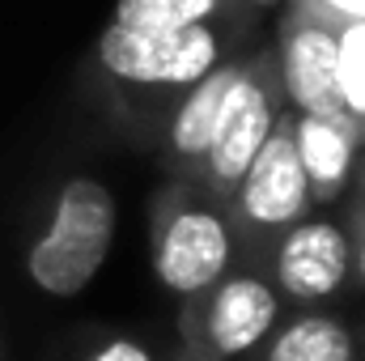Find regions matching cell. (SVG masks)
<instances>
[{
	"instance_id": "cell-1",
	"label": "cell",
	"mask_w": 365,
	"mask_h": 361,
	"mask_svg": "<svg viewBox=\"0 0 365 361\" xmlns=\"http://www.w3.org/2000/svg\"><path fill=\"white\" fill-rule=\"evenodd\" d=\"M119 225L115 195L102 179L77 175L56 191L51 217L26 247V272L47 298H77L110 255Z\"/></svg>"
},
{
	"instance_id": "cell-2",
	"label": "cell",
	"mask_w": 365,
	"mask_h": 361,
	"mask_svg": "<svg viewBox=\"0 0 365 361\" xmlns=\"http://www.w3.org/2000/svg\"><path fill=\"white\" fill-rule=\"evenodd\" d=\"M234 264V225L221 204L200 195L187 179L166 183L153 208V272L158 280L191 302L212 289Z\"/></svg>"
},
{
	"instance_id": "cell-3",
	"label": "cell",
	"mask_w": 365,
	"mask_h": 361,
	"mask_svg": "<svg viewBox=\"0 0 365 361\" xmlns=\"http://www.w3.org/2000/svg\"><path fill=\"white\" fill-rule=\"evenodd\" d=\"M221 60H225V39L212 21L179 30H132L110 21L98 39L102 73L115 86L140 93H187Z\"/></svg>"
},
{
	"instance_id": "cell-4",
	"label": "cell",
	"mask_w": 365,
	"mask_h": 361,
	"mask_svg": "<svg viewBox=\"0 0 365 361\" xmlns=\"http://www.w3.org/2000/svg\"><path fill=\"white\" fill-rule=\"evenodd\" d=\"M280 323V293L259 272H225L187 302V353L200 361H238L264 349Z\"/></svg>"
},
{
	"instance_id": "cell-5",
	"label": "cell",
	"mask_w": 365,
	"mask_h": 361,
	"mask_svg": "<svg viewBox=\"0 0 365 361\" xmlns=\"http://www.w3.org/2000/svg\"><path fill=\"white\" fill-rule=\"evenodd\" d=\"M276 119H280V90H276L272 73H268V64L247 60L238 86L230 90L225 106H221L212 149H208V158H204V166L195 175L200 195H208L212 204L225 208L230 191L247 175V166L255 162L264 141L272 136Z\"/></svg>"
},
{
	"instance_id": "cell-6",
	"label": "cell",
	"mask_w": 365,
	"mask_h": 361,
	"mask_svg": "<svg viewBox=\"0 0 365 361\" xmlns=\"http://www.w3.org/2000/svg\"><path fill=\"white\" fill-rule=\"evenodd\" d=\"M310 187L306 171L297 162V145H293V128L289 115L276 119L272 136L264 141V149L255 153V162L247 166V175L225 200V217L234 230L251 234H284L289 225H297L302 217H310Z\"/></svg>"
},
{
	"instance_id": "cell-7",
	"label": "cell",
	"mask_w": 365,
	"mask_h": 361,
	"mask_svg": "<svg viewBox=\"0 0 365 361\" xmlns=\"http://www.w3.org/2000/svg\"><path fill=\"white\" fill-rule=\"evenodd\" d=\"M353 276V238L331 217H302L272 247V289L284 302L314 306L344 289Z\"/></svg>"
},
{
	"instance_id": "cell-8",
	"label": "cell",
	"mask_w": 365,
	"mask_h": 361,
	"mask_svg": "<svg viewBox=\"0 0 365 361\" xmlns=\"http://www.w3.org/2000/svg\"><path fill=\"white\" fill-rule=\"evenodd\" d=\"M280 86L293 106V115H319V119H349L340 98V30L323 17H306L289 26L280 47Z\"/></svg>"
},
{
	"instance_id": "cell-9",
	"label": "cell",
	"mask_w": 365,
	"mask_h": 361,
	"mask_svg": "<svg viewBox=\"0 0 365 361\" xmlns=\"http://www.w3.org/2000/svg\"><path fill=\"white\" fill-rule=\"evenodd\" d=\"M242 68H247V60H221L208 77H200L187 93H179L175 106H170V115H166V128H162L166 162L187 183H195L204 158H208V149H212L221 106H225L230 90L238 86Z\"/></svg>"
},
{
	"instance_id": "cell-10",
	"label": "cell",
	"mask_w": 365,
	"mask_h": 361,
	"mask_svg": "<svg viewBox=\"0 0 365 361\" xmlns=\"http://www.w3.org/2000/svg\"><path fill=\"white\" fill-rule=\"evenodd\" d=\"M297 162L306 171L310 200H336L357 162V123L344 119H319V115H289Z\"/></svg>"
},
{
	"instance_id": "cell-11",
	"label": "cell",
	"mask_w": 365,
	"mask_h": 361,
	"mask_svg": "<svg viewBox=\"0 0 365 361\" xmlns=\"http://www.w3.org/2000/svg\"><path fill=\"white\" fill-rule=\"evenodd\" d=\"M259 361H357V340L336 315H297L264 340Z\"/></svg>"
},
{
	"instance_id": "cell-12",
	"label": "cell",
	"mask_w": 365,
	"mask_h": 361,
	"mask_svg": "<svg viewBox=\"0 0 365 361\" xmlns=\"http://www.w3.org/2000/svg\"><path fill=\"white\" fill-rule=\"evenodd\" d=\"M221 13V0H119L115 26L132 30H179V26H204Z\"/></svg>"
},
{
	"instance_id": "cell-13",
	"label": "cell",
	"mask_w": 365,
	"mask_h": 361,
	"mask_svg": "<svg viewBox=\"0 0 365 361\" xmlns=\"http://www.w3.org/2000/svg\"><path fill=\"white\" fill-rule=\"evenodd\" d=\"M340 98L349 119L365 123V21H353L340 30Z\"/></svg>"
},
{
	"instance_id": "cell-14",
	"label": "cell",
	"mask_w": 365,
	"mask_h": 361,
	"mask_svg": "<svg viewBox=\"0 0 365 361\" xmlns=\"http://www.w3.org/2000/svg\"><path fill=\"white\" fill-rule=\"evenodd\" d=\"M81 361H158V353H153V345H145L136 336H106Z\"/></svg>"
},
{
	"instance_id": "cell-15",
	"label": "cell",
	"mask_w": 365,
	"mask_h": 361,
	"mask_svg": "<svg viewBox=\"0 0 365 361\" xmlns=\"http://www.w3.org/2000/svg\"><path fill=\"white\" fill-rule=\"evenodd\" d=\"M353 272H357V280L365 285V230L357 234V243H353Z\"/></svg>"
},
{
	"instance_id": "cell-16",
	"label": "cell",
	"mask_w": 365,
	"mask_h": 361,
	"mask_svg": "<svg viewBox=\"0 0 365 361\" xmlns=\"http://www.w3.org/2000/svg\"><path fill=\"white\" fill-rule=\"evenodd\" d=\"M251 9H272V4H280V0H247Z\"/></svg>"
},
{
	"instance_id": "cell-17",
	"label": "cell",
	"mask_w": 365,
	"mask_h": 361,
	"mask_svg": "<svg viewBox=\"0 0 365 361\" xmlns=\"http://www.w3.org/2000/svg\"><path fill=\"white\" fill-rule=\"evenodd\" d=\"M175 361H200V357H195V353H179Z\"/></svg>"
}]
</instances>
